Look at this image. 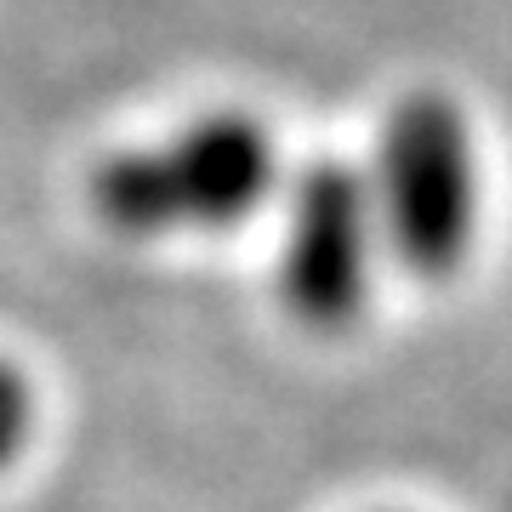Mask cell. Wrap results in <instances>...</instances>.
<instances>
[{
    "mask_svg": "<svg viewBox=\"0 0 512 512\" xmlns=\"http://www.w3.org/2000/svg\"><path fill=\"white\" fill-rule=\"evenodd\" d=\"M376 262L370 183L342 160H313L291 188L279 285L308 325H348L365 308Z\"/></svg>",
    "mask_w": 512,
    "mask_h": 512,
    "instance_id": "obj_3",
    "label": "cell"
},
{
    "mask_svg": "<svg viewBox=\"0 0 512 512\" xmlns=\"http://www.w3.org/2000/svg\"><path fill=\"white\" fill-rule=\"evenodd\" d=\"M274 188V143L256 120L211 114L160 143L120 148L97 165L92 205L114 234H217L239 228Z\"/></svg>",
    "mask_w": 512,
    "mask_h": 512,
    "instance_id": "obj_1",
    "label": "cell"
},
{
    "mask_svg": "<svg viewBox=\"0 0 512 512\" xmlns=\"http://www.w3.org/2000/svg\"><path fill=\"white\" fill-rule=\"evenodd\" d=\"M29 439V387L12 365H0V467L23 450Z\"/></svg>",
    "mask_w": 512,
    "mask_h": 512,
    "instance_id": "obj_4",
    "label": "cell"
},
{
    "mask_svg": "<svg viewBox=\"0 0 512 512\" xmlns=\"http://www.w3.org/2000/svg\"><path fill=\"white\" fill-rule=\"evenodd\" d=\"M376 228L416 279L461 268L478 217V160L467 114L439 92H410L393 103L376 143Z\"/></svg>",
    "mask_w": 512,
    "mask_h": 512,
    "instance_id": "obj_2",
    "label": "cell"
}]
</instances>
